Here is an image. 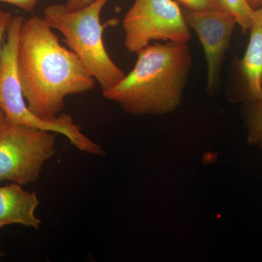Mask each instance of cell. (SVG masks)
<instances>
[{
    "label": "cell",
    "instance_id": "6da1fadb",
    "mask_svg": "<svg viewBox=\"0 0 262 262\" xmlns=\"http://www.w3.org/2000/svg\"><path fill=\"white\" fill-rule=\"evenodd\" d=\"M53 30L44 18L24 20L17 48V69L26 102L31 113L48 121L59 116L66 98L92 91L96 82Z\"/></svg>",
    "mask_w": 262,
    "mask_h": 262
},
{
    "label": "cell",
    "instance_id": "7a4b0ae2",
    "mask_svg": "<svg viewBox=\"0 0 262 262\" xmlns=\"http://www.w3.org/2000/svg\"><path fill=\"white\" fill-rule=\"evenodd\" d=\"M132 71L118 84L103 91L106 99L131 115H162L178 106L192 68L187 44L149 45L138 53Z\"/></svg>",
    "mask_w": 262,
    "mask_h": 262
},
{
    "label": "cell",
    "instance_id": "3957f363",
    "mask_svg": "<svg viewBox=\"0 0 262 262\" xmlns=\"http://www.w3.org/2000/svg\"><path fill=\"white\" fill-rule=\"evenodd\" d=\"M110 0H95L77 10H70L63 4L48 5L44 19L65 38L74 52L103 91L112 89L125 77L106 51L101 23L103 8Z\"/></svg>",
    "mask_w": 262,
    "mask_h": 262
},
{
    "label": "cell",
    "instance_id": "277c9868",
    "mask_svg": "<svg viewBox=\"0 0 262 262\" xmlns=\"http://www.w3.org/2000/svg\"><path fill=\"white\" fill-rule=\"evenodd\" d=\"M24 20L20 15L12 18L0 58V110L4 115L5 123L61 134L80 151L91 155L97 154L99 145L84 135L70 115L63 114L48 121L38 118L29 110L17 69L18 35Z\"/></svg>",
    "mask_w": 262,
    "mask_h": 262
},
{
    "label": "cell",
    "instance_id": "5b68a950",
    "mask_svg": "<svg viewBox=\"0 0 262 262\" xmlns=\"http://www.w3.org/2000/svg\"><path fill=\"white\" fill-rule=\"evenodd\" d=\"M55 146L54 133L5 123L0 133V182H37L45 163L56 153Z\"/></svg>",
    "mask_w": 262,
    "mask_h": 262
},
{
    "label": "cell",
    "instance_id": "8992f818",
    "mask_svg": "<svg viewBox=\"0 0 262 262\" xmlns=\"http://www.w3.org/2000/svg\"><path fill=\"white\" fill-rule=\"evenodd\" d=\"M127 51L138 54L155 40L187 44L190 29L173 0H135L122 21Z\"/></svg>",
    "mask_w": 262,
    "mask_h": 262
},
{
    "label": "cell",
    "instance_id": "52a82bcc",
    "mask_svg": "<svg viewBox=\"0 0 262 262\" xmlns=\"http://www.w3.org/2000/svg\"><path fill=\"white\" fill-rule=\"evenodd\" d=\"M183 14L188 27L195 32L203 46L208 64V89L214 90L237 20L223 10L184 9Z\"/></svg>",
    "mask_w": 262,
    "mask_h": 262
},
{
    "label": "cell",
    "instance_id": "ba28073f",
    "mask_svg": "<svg viewBox=\"0 0 262 262\" xmlns=\"http://www.w3.org/2000/svg\"><path fill=\"white\" fill-rule=\"evenodd\" d=\"M253 20L247 50L237 63L236 75V96L246 104L262 101V24Z\"/></svg>",
    "mask_w": 262,
    "mask_h": 262
},
{
    "label": "cell",
    "instance_id": "9c48e42d",
    "mask_svg": "<svg viewBox=\"0 0 262 262\" xmlns=\"http://www.w3.org/2000/svg\"><path fill=\"white\" fill-rule=\"evenodd\" d=\"M39 203L37 193L24 190L18 184L0 187V229L13 225L39 228L42 222L35 211Z\"/></svg>",
    "mask_w": 262,
    "mask_h": 262
},
{
    "label": "cell",
    "instance_id": "30bf717a",
    "mask_svg": "<svg viewBox=\"0 0 262 262\" xmlns=\"http://www.w3.org/2000/svg\"><path fill=\"white\" fill-rule=\"evenodd\" d=\"M222 9L235 17L243 32L250 30L253 23L254 10L248 4V0H220Z\"/></svg>",
    "mask_w": 262,
    "mask_h": 262
},
{
    "label": "cell",
    "instance_id": "8fae6325",
    "mask_svg": "<svg viewBox=\"0 0 262 262\" xmlns=\"http://www.w3.org/2000/svg\"><path fill=\"white\" fill-rule=\"evenodd\" d=\"M248 140L262 149V101L246 104Z\"/></svg>",
    "mask_w": 262,
    "mask_h": 262
},
{
    "label": "cell",
    "instance_id": "7c38bea8",
    "mask_svg": "<svg viewBox=\"0 0 262 262\" xmlns=\"http://www.w3.org/2000/svg\"><path fill=\"white\" fill-rule=\"evenodd\" d=\"M189 10H223L220 0H177Z\"/></svg>",
    "mask_w": 262,
    "mask_h": 262
},
{
    "label": "cell",
    "instance_id": "4fadbf2b",
    "mask_svg": "<svg viewBox=\"0 0 262 262\" xmlns=\"http://www.w3.org/2000/svg\"><path fill=\"white\" fill-rule=\"evenodd\" d=\"M13 17V13L4 11L0 8V58H1L2 51H3V39L8 32V27ZM0 117H4L1 110H0Z\"/></svg>",
    "mask_w": 262,
    "mask_h": 262
},
{
    "label": "cell",
    "instance_id": "5bb4252c",
    "mask_svg": "<svg viewBox=\"0 0 262 262\" xmlns=\"http://www.w3.org/2000/svg\"><path fill=\"white\" fill-rule=\"evenodd\" d=\"M39 0H0V3H6L15 5L20 9L32 12L35 8Z\"/></svg>",
    "mask_w": 262,
    "mask_h": 262
},
{
    "label": "cell",
    "instance_id": "9a60e30c",
    "mask_svg": "<svg viewBox=\"0 0 262 262\" xmlns=\"http://www.w3.org/2000/svg\"><path fill=\"white\" fill-rule=\"evenodd\" d=\"M95 0H67L66 6L70 10H77L91 4Z\"/></svg>",
    "mask_w": 262,
    "mask_h": 262
},
{
    "label": "cell",
    "instance_id": "2e32d148",
    "mask_svg": "<svg viewBox=\"0 0 262 262\" xmlns=\"http://www.w3.org/2000/svg\"><path fill=\"white\" fill-rule=\"evenodd\" d=\"M248 4L253 10H257L262 6V0H248Z\"/></svg>",
    "mask_w": 262,
    "mask_h": 262
},
{
    "label": "cell",
    "instance_id": "e0dca14e",
    "mask_svg": "<svg viewBox=\"0 0 262 262\" xmlns=\"http://www.w3.org/2000/svg\"><path fill=\"white\" fill-rule=\"evenodd\" d=\"M253 18L257 19L262 24V6L258 9L254 10Z\"/></svg>",
    "mask_w": 262,
    "mask_h": 262
},
{
    "label": "cell",
    "instance_id": "ac0fdd59",
    "mask_svg": "<svg viewBox=\"0 0 262 262\" xmlns=\"http://www.w3.org/2000/svg\"><path fill=\"white\" fill-rule=\"evenodd\" d=\"M5 122L4 120V117H0V133L3 130V127H5Z\"/></svg>",
    "mask_w": 262,
    "mask_h": 262
},
{
    "label": "cell",
    "instance_id": "d6986e66",
    "mask_svg": "<svg viewBox=\"0 0 262 262\" xmlns=\"http://www.w3.org/2000/svg\"><path fill=\"white\" fill-rule=\"evenodd\" d=\"M3 255H4V254H3V253L2 252L1 249H0V258L3 257Z\"/></svg>",
    "mask_w": 262,
    "mask_h": 262
}]
</instances>
